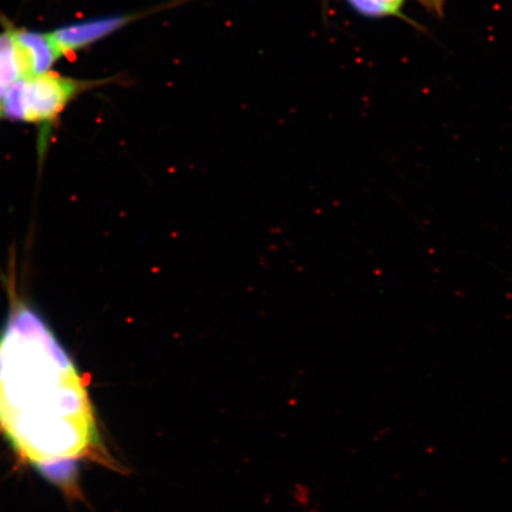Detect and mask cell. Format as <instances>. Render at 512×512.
I'll return each instance as SVG.
<instances>
[{"mask_svg": "<svg viewBox=\"0 0 512 512\" xmlns=\"http://www.w3.org/2000/svg\"><path fill=\"white\" fill-rule=\"evenodd\" d=\"M0 431L41 469L98 446L85 379L46 320L23 303L0 334Z\"/></svg>", "mask_w": 512, "mask_h": 512, "instance_id": "cell-1", "label": "cell"}, {"mask_svg": "<svg viewBox=\"0 0 512 512\" xmlns=\"http://www.w3.org/2000/svg\"><path fill=\"white\" fill-rule=\"evenodd\" d=\"M82 87L79 81L57 74L31 76L8 89L0 108L6 117L23 123H53Z\"/></svg>", "mask_w": 512, "mask_h": 512, "instance_id": "cell-2", "label": "cell"}, {"mask_svg": "<svg viewBox=\"0 0 512 512\" xmlns=\"http://www.w3.org/2000/svg\"><path fill=\"white\" fill-rule=\"evenodd\" d=\"M15 35L30 76L48 73L49 68L63 56L51 34L15 30Z\"/></svg>", "mask_w": 512, "mask_h": 512, "instance_id": "cell-3", "label": "cell"}, {"mask_svg": "<svg viewBox=\"0 0 512 512\" xmlns=\"http://www.w3.org/2000/svg\"><path fill=\"white\" fill-rule=\"evenodd\" d=\"M124 22V18L119 17L96 19V21L70 25V27L51 32V35H53L62 55H66L70 51L85 48L89 44L100 40V38L111 34L112 31L121 27Z\"/></svg>", "mask_w": 512, "mask_h": 512, "instance_id": "cell-4", "label": "cell"}, {"mask_svg": "<svg viewBox=\"0 0 512 512\" xmlns=\"http://www.w3.org/2000/svg\"><path fill=\"white\" fill-rule=\"evenodd\" d=\"M352 6L367 16L398 15L403 0H349Z\"/></svg>", "mask_w": 512, "mask_h": 512, "instance_id": "cell-5", "label": "cell"}, {"mask_svg": "<svg viewBox=\"0 0 512 512\" xmlns=\"http://www.w3.org/2000/svg\"><path fill=\"white\" fill-rule=\"evenodd\" d=\"M6 92H8V88L0 85V105H2V102H3Z\"/></svg>", "mask_w": 512, "mask_h": 512, "instance_id": "cell-6", "label": "cell"}]
</instances>
